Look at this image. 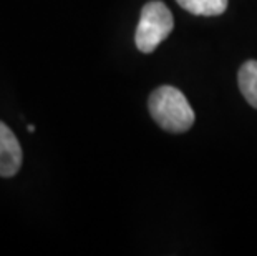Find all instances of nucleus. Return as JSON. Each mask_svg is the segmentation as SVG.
Wrapping results in <instances>:
<instances>
[{
  "label": "nucleus",
  "instance_id": "20e7f679",
  "mask_svg": "<svg viewBox=\"0 0 257 256\" xmlns=\"http://www.w3.org/2000/svg\"><path fill=\"white\" fill-rule=\"evenodd\" d=\"M239 89L244 99L257 108V60H249L239 68Z\"/></svg>",
  "mask_w": 257,
  "mask_h": 256
},
{
  "label": "nucleus",
  "instance_id": "423d86ee",
  "mask_svg": "<svg viewBox=\"0 0 257 256\" xmlns=\"http://www.w3.org/2000/svg\"><path fill=\"white\" fill-rule=\"evenodd\" d=\"M29 132H35V127H34V125H29Z\"/></svg>",
  "mask_w": 257,
  "mask_h": 256
},
{
  "label": "nucleus",
  "instance_id": "f03ea898",
  "mask_svg": "<svg viewBox=\"0 0 257 256\" xmlns=\"http://www.w3.org/2000/svg\"><path fill=\"white\" fill-rule=\"evenodd\" d=\"M174 19L169 9L160 0L148 2L141 10L138 27L135 34V43L140 52L151 53L173 32Z\"/></svg>",
  "mask_w": 257,
  "mask_h": 256
},
{
  "label": "nucleus",
  "instance_id": "39448f33",
  "mask_svg": "<svg viewBox=\"0 0 257 256\" xmlns=\"http://www.w3.org/2000/svg\"><path fill=\"white\" fill-rule=\"evenodd\" d=\"M179 7L193 15L216 17L227 9V0H176Z\"/></svg>",
  "mask_w": 257,
  "mask_h": 256
},
{
  "label": "nucleus",
  "instance_id": "7ed1b4c3",
  "mask_svg": "<svg viewBox=\"0 0 257 256\" xmlns=\"http://www.w3.org/2000/svg\"><path fill=\"white\" fill-rule=\"evenodd\" d=\"M22 166V148L17 137L0 122V177L17 175Z\"/></svg>",
  "mask_w": 257,
  "mask_h": 256
},
{
  "label": "nucleus",
  "instance_id": "f257e3e1",
  "mask_svg": "<svg viewBox=\"0 0 257 256\" xmlns=\"http://www.w3.org/2000/svg\"><path fill=\"white\" fill-rule=\"evenodd\" d=\"M151 117L161 128L173 133H183L194 123V110L181 90L174 87H160L148 102Z\"/></svg>",
  "mask_w": 257,
  "mask_h": 256
}]
</instances>
